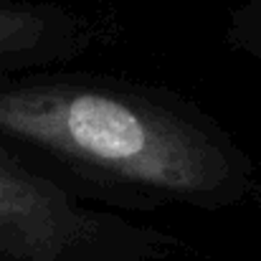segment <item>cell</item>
I'll return each mask as SVG.
<instances>
[{"mask_svg": "<svg viewBox=\"0 0 261 261\" xmlns=\"http://www.w3.org/2000/svg\"><path fill=\"white\" fill-rule=\"evenodd\" d=\"M0 145L104 211H226L256 190L246 147L168 87L91 71L0 76Z\"/></svg>", "mask_w": 261, "mask_h": 261, "instance_id": "1", "label": "cell"}, {"mask_svg": "<svg viewBox=\"0 0 261 261\" xmlns=\"http://www.w3.org/2000/svg\"><path fill=\"white\" fill-rule=\"evenodd\" d=\"M185 244L94 208L0 145V261H168Z\"/></svg>", "mask_w": 261, "mask_h": 261, "instance_id": "2", "label": "cell"}, {"mask_svg": "<svg viewBox=\"0 0 261 261\" xmlns=\"http://www.w3.org/2000/svg\"><path fill=\"white\" fill-rule=\"evenodd\" d=\"M109 31V20L61 3H0V76L69 64Z\"/></svg>", "mask_w": 261, "mask_h": 261, "instance_id": "3", "label": "cell"}, {"mask_svg": "<svg viewBox=\"0 0 261 261\" xmlns=\"http://www.w3.org/2000/svg\"><path fill=\"white\" fill-rule=\"evenodd\" d=\"M226 38L231 48L261 61V0H244V5L233 10Z\"/></svg>", "mask_w": 261, "mask_h": 261, "instance_id": "4", "label": "cell"}, {"mask_svg": "<svg viewBox=\"0 0 261 261\" xmlns=\"http://www.w3.org/2000/svg\"><path fill=\"white\" fill-rule=\"evenodd\" d=\"M0 3H20V0H0Z\"/></svg>", "mask_w": 261, "mask_h": 261, "instance_id": "5", "label": "cell"}]
</instances>
